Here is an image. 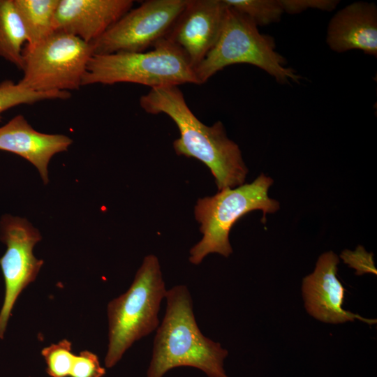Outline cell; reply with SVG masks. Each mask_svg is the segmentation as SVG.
<instances>
[{"label": "cell", "instance_id": "6da1fadb", "mask_svg": "<svg viewBox=\"0 0 377 377\" xmlns=\"http://www.w3.org/2000/svg\"><path fill=\"white\" fill-rule=\"evenodd\" d=\"M140 105L147 113H163L171 118L180 133L173 142L176 154L196 158L207 165L219 191L244 184L248 169L239 146L228 138L221 121L207 126L198 119L178 86L151 89L140 97Z\"/></svg>", "mask_w": 377, "mask_h": 377}, {"label": "cell", "instance_id": "7a4b0ae2", "mask_svg": "<svg viewBox=\"0 0 377 377\" xmlns=\"http://www.w3.org/2000/svg\"><path fill=\"white\" fill-rule=\"evenodd\" d=\"M165 298L166 311L154 338L147 377H163L182 366L200 369L208 377H229L223 368L228 352L200 332L186 286L173 287Z\"/></svg>", "mask_w": 377, "mask_h": 377}, {"label": "cell", "instance_id": "3957f363", "mask_svg": "<svg viewBox=\"0 0 377 377\" xmlns=\"http://www.w3.org/2000/svg\"><path fill=\"white\" fill-rule=\"evenodd\" d=\"M167 291L157 257L145 256L128 290L108 303L106 368L114 367L135 341L158 327V313Z\"/></svg>", "mask_w": 377, "mask_h": 377}, {"label": "cell", "instance_id": "277c9868", "mask_svg": "<svg viewBox=\"0 0 377 377\" xmlns=\"http://www.w3.org/2000/svg\"><path fill=\"white\" fill-rule=\"evenodd\" d=\"M153 50L140 52L94 54L89 59L82 87L94 84L130 82L150 87L199 84L195 69L183 50L163 38Z\"/></svg>", "mask_w": 377, "mask_h": 377}, {"label": "cell", "instance_id": "5b68a950", "mask_svg": "<svg viewBox=\"0 0 377 377\" xmlns=\"http://www.w3.org/2000/svg\"><path fill=\"white\" fill-rule=\"evenodd\" d=\"M273 179L262 173L253 182L235 188H226L210 197L198 200L195 218L200 224L201 240L190 250L189 261L200 264L209 253L228 257L232 253L229 233L233 225L244 215L254 210L274 213L279 202L268 196Z\"/></svg>", "mask_w": 377, "mask_h": 377}, {"label": "cell", "instance_id": "8992f818", "mask_svg": "<svg viewBox=\"0 0 377 377\" xmlns=\"http://www.w3.org/2000/svg\"><path fill=\"white\" fill-rule=\"evenodd\" d=\"M275 47L273 37L260 33L250 18L228 7L216 44L195 69L199 84L225 67L237 64L258 67L279 83H299L302 77L286 66V59Z\"/></svg>", "mask_w": 377, "mask_h": 377}, {"label": "cell", "instance_id": "52a82bcc", "mask_svg": "<svg viewBox=\"0 0 377 377\" xmlns=\"http://www.w3.org/2000/svg\"><path fill=\"white\" fill-rule=\"evenodd\" d=\"M93 54L91 43L54 31L35 46L24 48L23 77L17 83L43 93L78 89Z\"/></svg>", "mask_w": 377, "mask_h": 377}, {"label": "cell", "instance_id": "ba28073f", "mask_svg": "<svg viewBox=\"0 0 377 377\" xmlns=\"http://www.w3.org/2000/svg\"><path fill=\"white\" fill-rule=\"evenodd\" d=\"M186 1L148 0L131 8L91 43L94 54L145 52L165 38Z\"/></svg>", "mask_w": 377, "mask_h": 377}, {"label": "cell", "instance_id": "9c48e42d", "mask_svg": "<svg viewBox=\"0 0 377 377\" xmlns=\"http://www.w3.org/2000/svg\"><path fill=\"white\" fill-rule=\"evenodd\" d=\"M39 231L26 219L4 215L0 220V239L6 246L0 258L5 294L0 310V339H3L16 300L22 291L33 282L43 260L37 259L34 246L41 240Z\"/></svg>", "mask_w": 377, "mask_h": 377}, {"label": "cell", "instance_id": "30bf717a", "mask_svg": "<svg viewBox=\"0 0 377 377\" xmlns=\"http://www.w3.org/2000/svg\"><path fill=\"white\" fill-rule=\"evenodd\" d=\"M228 8L223 0H187L165 38L180 47L195 69L216 44Z\"/></svg>", "mask_w": 377, "mask_h": 377}, {"label": "cell", "instance_id": "8fae6325", "mask_svg": "<svg viewBox=\"0 0 377 377\" xmlns=\"http://www.w3.org/2000/svg\"><path fill=\"white\" fill-rule=\"evenodd\" d=\"M339 260L333 251L320 255L314 271L302 280V292L307 312L325 323L338 324L355 319L373 325L376 319H368L343 309L345 288L338 279Z\"/></svg>", "mask_w": 377, "mask_h": 377}, {"label": "cell", "instance_id": "7c38bea8", "mask_svg": "<svg viewBox=\"0 0 377 377\" xmlns=\"http://www.w3.org/2000/svg\"><path fill=\"white\" fill-rule=\"evenodd\" d=\"M132 0H59L54 30L91 43L131 9Z\"/></svg>", "mask_w": 377, "mask_h": 377}, {"label": "cell", "instance_id": "4fadbf2b", "mask_svg": "<svg viewBox=\"0 0 377 377\" xmlns=\"http://www.w3.org/2000/svg\"><path fill=\"white\" fill-rule=\"evenodd\" d=\"M72 140L64 135L36 131L22 114L0 127V150L12 152L32 163L44 184H47L48 164L57 153L66 151Z\"/></svg>", "mask_w": 377, "mask_h": 377}, {"label": "cell", "instance_id": "5bb4252c", "mask_svg": "<svg viewBox=\"0 0 377 377\" xmlns=\"http://www.w3.org/2000/svg\"><path fill=\"white\" fill-rule=\"evenodd\" d=\"M326 42L331 50L344 52L360 50L377 57V7L374 3L354 2L330 20Z\"/></svg>", "mask_w": 377, "mask_h": 377}, {"label": "cell", "instance_id": "9a60e30c", "mask_svg": "<svg viewBox=\"0 0 377 377\" xmlns=\"http://www.w3.org/2000/svg\"><path fill=\"white\" fill-rule=\"evenodd\" d=\"M27 34L14 0H0V57L23 69Z\"/></svg>", "mask_w": 377, "mask_h": 377}, {"label": "cell", "instance_id": "2e32d148", "mask_svg": "<svg viewBox=\"0 0 377 377\" xmlns=\"http://www.w3.org/2000/svg\"><path fill=\"white\" fill-rule=\"evenodd\" d=\"M59 0H14L25 27L30 48L47 38L54 30V17Z\"/></svg>", "mask_w": 377, "mask_h": 377}, {"label": "cell", "instance_id": "e0dca14e", "mask_svg": "<svg viewBox=\"0 0 377 377\" xmlns=\"http://www.w3.org/2000/svg\"><path fill=\"white\" fill-rule=\"evenodd\" d=\"M70 97L68 91L38 92L22 87L12 80H4L0 83V121L1 114L13 107L47 99H66Z\"/></svg>", "mask_w": 377, "mask_h": 377}, {"label": "cell", "instance_id": "ac0fdd59", "mask_svg": "<svg viewBox=\"0 0 377 377\" xmlns=\"http://www.w3.org/2000/svg\"><path fill=\"white\" fill-rule=\"evenodd\" d=\"M226 5L247 16L257 26L280 21L283 9L280 0H223Z\"/></svg>", "mask_w": 377, "mask_h": 377}, {"label": "cell", "instance_id": "d6986e66", "mask_svg": "<svg viewBox=\"0 0 377 377\" xmlns=\"http://www.w3.org/2000/svg\"><path fill=\"white\" fill-rule=\"evenodd\" d=\"M45 359L46 371L50 377H68L70 376L75 355L72 352V343L63 339L57 343L51 344L41 350Z\"/></svg>", "mask_w": 377, "mask_h": 377}, {"label": "cell", "instance_id": "ffe728a7", "mask_svg": "<svg viewBox=\"0 0 377 377\" xmlns=\"http://www.w3.org/2000/svg\"><path fill=\"white\" fill-rule=\"evenodd\" d=\"M106 370L101 365L98 357L89 350L75 355L70 377H103Z\"/></svg>", "mask_w": 377, "mask_h": 377}, {"label": "cell", "instance_id": "44dd1931", "mask_svg": "<svg viewBox=\"0 0 377 377\" xmlns=\"http://www.w3.org/2000/svg\"><path fill=\"white\" fill-rule=\"evenodd\" d=\"M341 258L349 267L356 269V274L362 275L371 273L376 275L377 271L374 267L373 253H369L364 247L359 246L355 251L344 250Z\"/></svg>", "mask_w": 377, "mask_h": 377}, {"label": "cell", "instance_id": "7402d4cb", "mask_svg": "<svg viewBox=\"0 0 377 377\" xmlns=\"http://www.w3.org/2000/svg\"><path fill=\"white\" fill-rule=\"evenodd\" d=\"M283 12L298 14L307 9L332 11L336 8L339 1L337 0H280Z\"/></svg>", "mask_w": 377, "mask_h": 377}]
</instances>
